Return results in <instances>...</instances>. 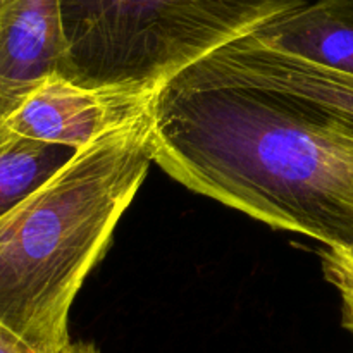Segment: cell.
Returning <instances> with one entry per match:
<instances>
[{
    "label": "cell",
    "instance_id": "obj_1",
    "mask_svg": "<svg viewBox=\"0 0 353 353\" xmlns=\"http://www.w3.org/2000/svg\"><path fill=\"white\" fill-rule=\"evenodd\" d=\"M154 162L192 192L271 228L353 247V123L195 65L157 92Z\"/></svg>",
    "mask_w": 353,
    "mask_h": 353
},
{
    "label": "cell",
    "instance_id": "obj_2",
    "mask_svg": "<svg viewBox=\"0 0 353 353\" xmlns=\"http://www.w3.org/2000/svg\"><path fill=\"white\" fill-rule=\"evenodd\" d=\"M152 162L148 116L76 150L0 217V324L37 353L71 345L72 302Z\"/></svg>",
    "mask_w": 353,
    "mask_h": 353
},
{
    "label": "cell",
    "instance_id": "obj_3",
    "mask_svg": "<svg viewBox=\"0 0 353 353\" xmlns=\"http://www.w3.org/2000/svg\"><path fill=\"white\" fill-rule=\"evenodd\" d=\"M310 0H61L64 78L159 92L226 45Z\"/></svg>",
    "mask_w": 353,
    "mask_h": 353
},
{
    "label": "cell",
    "instance_id": "obj_4",
    "mask_svg": "<svg viewBox=\"0 0 353 353\" xmlns=\"http://www.w3.org/2000/svg\"><path fill=\"white\" fill-rule=\"evenodd\" d=\"M155 95L138 88H86L54 74L3 121L21 137L76 152L150 116Z\"/></svg>",
    "mask_w": 353,
    "mask_h": 353
},
{
    "label": "cell",
    "instance_id": "obj_5",
    "mask_svg": "<svg viewBox=\"0 0 353 353\" xmlns=\"http://www.w3.org/2000/svg\"><path fill=\"white\" fill-rule=\"evenodd\" d=\"M195 68L216 78L307 100L353 123V76L278 50L262 41L257 33L226 45Z\"/></svg>",
    "mask_w": 353,
    "mask_h": 353
},
{
    "label": "cell",
    "instance_id": "obj_6",
    "mask_svg": "<svg viewBox=\"0 0 353 353\" xmlns=\"http://www.w3.org/2000/svg\"><path fill=\"white\" fill-rule=\"evenodd\" d=\"M65 64L61 0H0V119Z\"/></svg>",
    "mask_w": 353,
    "mask_h": 353
},
{
    "label": "cell",
    "instance_id": "obj_7",
    "mask_svg": "<svg viewBox=\"0 0 353 353\" xmlns=\"http://www.w3.org/2000/svg\"><path fill=\"white\" fill-rule=\"evenodd\" d=\"M271 47L353 76V0H310L257 31Z\"/></svg>",
    "mask_w": 353,
    "mask_h": 353
},
{
    "label": "cell",
    "instance_id": "obj_8",
    "mask_svg": "<svg viewBox=\"0 0 353 353\" xmlns=\"http://www.w3.org/2000/svg\"><path fill=\"white\" fill-rule=\"evenodd\" d=\"M74 150L30 140L0 119V217L54 176Z\"/></svg>",
    "mask_w": 353,
    "mask_h": 353
},
{
    "label": "cell",
    "instance_id": "obj_9",
    "mask_svg": "<svg viewBox=\"0 0 353 353\" xmlns=\"http://www.w3.org/2000/svg\"><path fill=\"white\" fill-rule=\"evenodd\" d=\"M324 278L341 300V324L353 336V247H324L319 250Z\"/></svg>",
    "mask_w": 353,
    "mask_h": 353
},
{
    "label": "cell",
    "instance_id": "obj_10",
    "mask_svg": "<svg viewBox=\"0 0 353 353\" xmlns=\"http://www.w3.org/2000/svg\"><path fill=\"white\" fill-rule=\"evenodd\" d=\"M0 353H37L28 347L19 336L0 324Z\"/></svg>",
    "mask_w": 353,
    "mask_h": 353
},
{
    "label": "cell",
    "instance_id": "obj_11",
    "mask_svg": "<svg viewBox=\"0 0 353 353\" xmlns=\"http://www.w3.org/2000/svg\"><path fill=\"white\" fill-rule=\"evenodd\" d=\"M62 353H100V350L88 341H76V343L71 341V345Z\"/></svg>",
    "mask_w": 353,
    "mask_h": 353
}]
</instances>
